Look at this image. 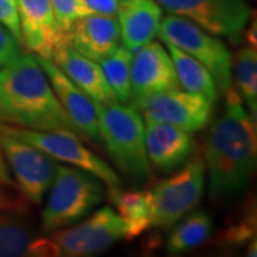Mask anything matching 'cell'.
Wrapping results in <instances>:
<instances>
[{"mask_svg":"<svg viewBox=\"0 0 257 257\" xmlns=\"http://www.w3.org/2000/svg\"><path fill=\"white\" fill-rule=\"evenodd\" d=\"M36 233L30 211L0 219V257L28 256L29 246L36 239Z\"/></svg>","mask_w":257,"mask_h":257,"instance_id":"cell-21","label":"cell"},{"mask_svg":"<svg viewBox=\"0 0 257 257\" xmlns=\"http://www.w3.org/2000/svg\"><path fill=\"white\" fill-rule=\"evenodd\" d=\"M36 56V55H35ZM37 57V62L42 66L43 72L46 73L52 89L56 93L59 101L62 103L63 109L69 114L70 120L77 127L83 136L99 140V120L96 111V103L82 92L66 74L56 66L52 59Z\"/></svg>","mask_w":257,"mask_h":257,"instance_id":"cell-15","label":"cell"},{"mask_svg":"<svg viewBox=\"0 0 257 257\" xmlns=\"http://www.w3.org/2000/svg\"><path fill=\"white\" fill-rule=\"evenodd\" d=\"M206 189V167L199 155L187 159L167 179L157 182L150 192L152 227L170 229L200 203Z\"/></svg>","mask_w":257,"mask_h":257,"instance_id":"cell-5","label":"cell"},{"mask_svg":"<svg viewBox=\"0 0 257 257\" xmlns=\"http://www.w3.org/2000/svg\"><path fill=\"white\" fill-rule=\"evenodd\" d=\"M132 55L133 53L128 52L126 47L119 46V49L113 55L99 62L101 70L106 76V80L119 103H127L128 96H130Z\"/></svg>","mask_w":257,"mask_h":257,"instance_id":"cell-24","label":"cell"},{"mask_svg":"<svg viewBox=\"0 0 257 257\" xmlns=\"http://www.w3.org/2000/svg\"><path fill=\"white\" fill-rule=\"evenodd\" d=\"M0 142L6 163L16 179V186L30 204H42L56 175L55 159L40 149L8 133L0 126Z\"/></svg>","mask_w":257,"mask_h":257,"instance_id":"cell-10","label":"cell"},{"mask_svg":"<svg viewBox=\"0 0 257 257\" xmlns=\"http://www.w3.org/2000/svg\"><path fill=\"white\" fill-rule=\"evenodd\" d=\"M256 239V203L254 199L248 197L221 230L219 243L223 246H243L250 240Z\"/></svg>","mask_w":257,"mask_h":257,"instance_id":"cell-25","label":"cell"},{"mask_svg":"<svg viewBox=\"0 0 257 257\" xmlns=\"http://www.w3.org/2000/svg\"><path fill=\"white\" fill-rule=\"evenodd\" d=\"M246 39H247L248 45L253 47H256L257 40H256V22L253 20V23L250 25V28L247 30V35H246Z\"/></svg>","mask_w":257,"mask_h":257,"instance_id":"cell-32","label":"cell"},{"mask_svg":"<svg viewBox=\"0 0 257 257\" xmlns=\"http://www.w3.org/2000/svg\"><path fill=\"white\" fill-rule=\"evenodd\" d=\"M0 184H5V186H16L15 182H13V179H12V176H10L9 166L6 163V159H5L3 150H2V142H0Z\"/></svg>","mask_w":257,"mask_h":257,"instance_id":"cell-31","label":"cell"},{"mask_svg":"<svg viewBox=\"0 0 257 257\" xmlns=\"http://www.w3.org/2000/svg\"><path fill=\"white\" fill-rule=\"evenodd\" d=\"M170 15L187 19L214 36L239 40L250 23L248 0H156Z\"/></svg>","mask_w":257,"mask_h":257,"instance_id":"cell-9","label":"cell"},{"mask_svg":"<svg viewBox=\"0 0 257 257\" xmlns=\"http://www.w3.org/2000/svg\"><path fill=\"white\" fill-rule=\"evenodd\" d=\"M120 42L135 53L159 33L163 9L156 0H121L117 9Z\"/></svg>","mask_w":257,"mask_h":257,"instance_id":"cell-17","label":"cell"},{"mask_svg":"<svg viewBox=\"0 0 257 257\" xmlns=\"http://www.w3.org/2000/svg\"><path fill=\"white\" fill-rule=\"evenodd\" d=\"M234 72L239 94L247 104V111L256 120L257 117V53L256 47H241L234 57Z\"/></svg>","mask_w":257,"mask_h":257,"instance_id":"cell-23","label":"cell"},{"mask_svg":"<svg viewBox=\"0 0 257 257\" xmlns=\"http://www.w3.org/2000/svg\"><path fill=\"white\" fill-rule=\"evenodd\" d=\"M104 193L99 177L74 166L57 165L40 229L52 233L83 220L103 202Z\"/></svg>","mask_w":257,"mask_h":257,"instance_id":"cell-4","label":"cell"},{"mask_svg":"<svg viewBox=\"0 0 257 257\" xmlns=\"http://www.w3.org/2000/svg\"><path fill=\"white\" fill-rule=\"evenodd\" d=\"M0 126L8 133L28 142L29 145L40 149L47 156L57 162L67 163L83 169L96 177H99L104 186H107L109 192L117 190L121 187V177L106 160H103L87 146H84L83 139L77 135L63 130H33L6 124L0 121Z\"/></svg>","mask_w":257,"mask_h":257,"instance_id":"cell-7","label":"cell"},{"mask_svg":"<svg viewBox=\"0 0 257 257\" xmlns=\"http://www.w3.org/2000/svg\"><path fill=\"white\" fill-rule=\"evenodd\" d=\"M66 43L84 57L101 62L120 46V28L116 16L89 13L77 20L66 33Z\"/></svg>","mask_w":257,"mask_h":257,"instance_id":"cell-14","label":"cell"},{"mask_svg":"<svg viewBox=\"0 0 257 257\" xmlns=\"http://www.w3.org/2000/svg\"><path fill=\"white\" fill-rule=\"evenodd\" d=\"M179 87L173 60L160 42L152 40L132 55L130 106L138 109L147 97Z\"/></svg>","mask_w":257,"mask_h":257,"instance_id":"cell-12","label":"cell"},{"mask_svg":"<svg viewBox=\"0 0 257 257\" xmlns=\"http://www.w3.org/2000/svg\"><path fill=\"white\" fill-rule=\"evenodd\" d=\"M145 140L150 165L162 173L179 169L194 149L189 132L160 121H145Z\"/></svg>","mask_w":257,"mask_h":257,"instance_id":"cell-16","label":"cell"},{"mask_svg":"<svg viewBox=\"0 0 257 257\" xmlns=\"http://www.w3.org/2000/svg\"><path fill=\"white\" fill-rule=\"evenodd\" d=\"M55 256L89 257L100 254L121 239H128L127 224L111 207H101L70 229L52 231Z\"/></svg>","mask_w":257,"mask_h":257,"instance_id":"cell-8","label":"cell"},{"mask_svg":"<svg viewBox=\"0 0 257 257\" xmlns=\"http://www.w3.org/2000/svg\"><path fill=\"white\" fill-rule=\"evenodd\" d=\"M117 209V214L127 224L128 239H136L152 229V200L149 190H126L110 192Z\"/></svg>","mask_w":257,"mask_h":257,"instance_id":"cell-19","label":"cell"},{"mask_svg":"<svg viewBox=\"0 0 257 257\" xmlns=\"http://www.w3.org/2000/svg\"><path fill=\"white\" fill-rule=\"evenodd\" d=\"M52 60L93 101L100 104L117 101L97 62L77 53L67 43L56 50Z\"/></svg>","mask_w":257,"mask_h":257,"instance_id":"cell-18","label":"cell"},{"mask_svg":"<svg viewBox=\"0 0 257 257\" xmlns=\"http://www.w3.org/2000/svg\"><path fill=\"white\" fill-rule=\"evenodd\" d=\"M50 6L55 15L56 25L64 35L74 20L90 13L82 0H50Z\"/></svg>","mask_w":257,"mask_h":257,"instance_id":"cell-26","label":"cell"},{"mask_svg":"<svg viewBox=\"0 0 257 257\" xmlns=\"http://www.w3.org/2000/svg\"><path fill=\"white\" fill-rule=\"evenodd\" d=\"M214 103L197 93L173 89L156 93L139 104L145 121L173 124L193 133L204 128L211 119Z\"/></svg>","mask_w":257,"mask_h":257,"instance_id":"cell-11","label":"cell"},{"mask_svg":"<svg viewBox=\"0 0 257 257\" xmlns=\"http://www.w3.org/2000/svg\"><path fill=\"white\" fill-rule=\"evenodd\" d=\"M0 121L33 130H63L84 139L33 53L20 52L0 67Z\"/></svg>","mask_w":257,"mask_h":257,"instance_id":"cell-2","label":"cell"},{"mask_svg":"<svg viewBox=\"0 0 257 257\" xmlns=\"http://www.w3.org/2000/svg\"><path fill=\"white\" fill-rule=\"evenodd\" d=\"M157 36L166 45L177 47L203 64L213 76L219 94L231 86V56L224 43L214 35L187 19L169 15L162 19Z\"/></svg>","mask_w":257,"mask_h":257,"instance_id":"cell-6","label":"cell"},{"mask_svg":"<svg viewBox=\"0 0 257 257\" xmlns=\"http://www.w3.org/2000/svg\"><path fill=\"white\" fill-rule=\"evenodd\" d=\"M96 111L99 135L117 170L133 180L152 179V165L145 140V120L138 109L113 101L96 103Z\"/></svg>","mask_w":257,"mask_h":257,"instance_id":"cell-3","label":"cell"},{"mask_svg":"<svg viewBox=\"0 0 257 257\" xmlns=\"http://www.w3.org/2000/svg\"><path fill=\"white\" fill-rule=\"evenodd\" d=\"M170 233L166 250L170 254H180L192 248L199 247L210 237L213 231V220L206 211H194L180 223L177 221Z\"/></svg>","mask_w":257,"mask_h":257,"instance_id":"cell-22","label":"cell"},{"mask_svg":"<svg viewBox=\"0 0 257 257\" xmlns=\"http://www.w3.org/2000/svg\"><path fill=\"white\" fill-rule=\"evenodd\" d=\"M18 2L22 46L30 53L52 59L56 50L66 43L50 6V0H16Z\"/></svg>","mask_w":257,"mask_h":257,"instance_id":"cell-13","label":"cell"},{"mask_svg":"<svg viewBox=\"0 0 257 257\" xmlns=\"http://www.w3.org/2000/svg\"><path fill=\"white\" fill-rule=\"evenodd\" d=\"M90 13L116 16L121 0H82Z\"/></svg>","mask_w":257,"mask_h":257,"instance_id":"cell-30","label":"cell"},{"mask_svg":"<svg viewBox=\"0 0 257 257\" xmlns=\"http://www.w3.org/2000/svg\"><path fill=\"white\" fill-rule=\"evenodd\" d=\"M166 46L175 64L179 86L187 92L202 94L210 101L216 103V100L219 99V92L210 72L197 60H194L192 56L186 55L177 47L172 45H166Z\"/></svg>","mask_w":257,"mask_h":257,"instance_id":"cell-20","label":"cell"},{"mask_svg":"<svg viewBox=\"0 0 257 257\" xmlns=\"http://www.w3.org/2000/svg\"><path fill=\"white\" fill-rule=\"evenodd\" d=\"M19 53H20L19 42L12 36L8 29L0 25V67L9 63Z\"/></svg>","mask_w":257,"mask_h":257,"instance_id":"cell-29","label":"cell"},{"mask_svg":"<svg viewBox=\"0 0 257 257\" xmlns=\"http://www.w3.org/2000/svg\"><path fill=\"white\" fill-rule=\"evenodd\" d=\"M26 197L20 193L16 186L0 184V219L16 213L30 211Z\"/></svg>","mask_w":257,"mask_h":257,"instance_id":"cell-27","label":"cell"},{"mask_svg":"<svg viewBox=\"0 0 257 257\" xmlns=\"http://www.w3.org/2000/svg\"><path fill=\"white\" fill-rule=\"evenodd\" d=\"M220 116L211 124L204 143V167L209 196L216 204L237 200L247 190L256 170V120L230 86Z\"/></svg>","mask_w":257,"mask_h":257,"instance_id":"cell-1","label":"cell"},{"mask_svg":"<svg viewBox=\"0 0 257 257\" xmlns=\"http://www.w3.org/2000/svg\"><path fill=\"white\" fill-rule=\"evenodd\" d=\"M0 25L6 28L22 46L20 19L16 0H0Z\"/></svg>","mask_w":257,"mask_h":257,"instance_id":"cell-28","label":"cell"}]
</instances>
